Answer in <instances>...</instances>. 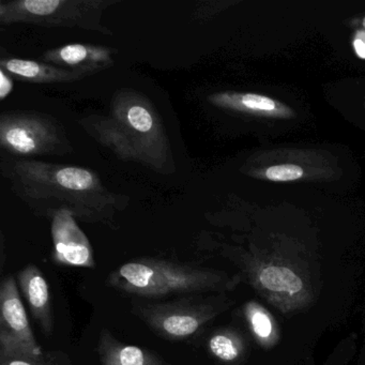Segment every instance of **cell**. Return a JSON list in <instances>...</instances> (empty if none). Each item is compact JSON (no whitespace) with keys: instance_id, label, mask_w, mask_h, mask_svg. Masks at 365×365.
Returning <instances> with one entry per match:
<instances>
[{"instance_id":"1","label":"cell","mask_w":365,"mask_h":365,"mask_svg":"<svg viewBox=\"0 0 365 365\" xmlns=\"http://www.w3.org/2000/svg\"><path fill=\"white\" fill-rule=\"evenodd\" d=\"M12 191L35 212L68 210L87 223L112 225L129 197L110 191L95 170L36 160L9 162L4 172Z\"/></svg>"},{"instance_id":"2","label":"cell","mask_w":365,"mask_h":365,"mask_svg":"<svg viewBox=\"0 0 365 365\" xmlns=\"http://www.w3.org/2000/svg\"><path fill=\"white\" fill-rule=\"evenodd\" d=\"M78 123L123 161L135 162L160 174L175 170L165 125L153 102L140 91H116L108 114L91 115Z\"/></svg>"},{"instance_id":"3","label":"cell","mask_w":365,"mask_h":365,"mask_svg":"<svg viewBox=\"0 0 365 365\" xmlns=\"http://www.w3.org/2000/svg\"><path fill=\"white\" fill-rule=\"evenodd\" d=\"M239 282V275L158 258L132 260L108 277L113 287L143 298L225 292L234 289Z\"/></svg>"},{"instance_id":"4","label":"cell","mask_w":365,"mask_h":365,"mask_svg":"<svg viewBox=\"0 0 365 365\" xmlns=\"http://www.w3.org/2000/svg\"><path fill=\"white\" fill-rule=\"evenodd\" d=\"M243 264L254 289L281 313L304 309L313 300L304 267L289 256L257 250L243 258Z\"/></svg>"},{"instance_id":"5","label":"cell","mask_w":365,"mask_h":365,"mask_svg":"<svg viewBox=\"0 0 365 365\" xmlns=\"http://www.w3.org/2000/svg\"><path fill=\"white\" fill-rule=\"evenodd\" d=\"M118 0H14L0 3V24L46 29H81L113 36L102 23L104 12Z\"/></svg>"},{"instance_id":"6","label":"cell","mask_w":365,"mask_h":365,"mask_svg":"<svg viewBox=\"0 0 365 365\" xmlns=\"http://www.w3.org/2000/svg\"><path fill=\"white\" fill-rule=\"evenodd\" d=\"M330 155L311 148L268 149L251 155L240 170L250 178L268 182L330 181L337 172Z\"/></svg>"},{"instance_id":"7","label":"cell","mask_w":365,"mask_h":365,"mask_svg":"<svg viewBox=\"0 0 365 365\" xmlns=\"http://www.w3.org/2000/svg\"><path fill=\"white\" fill-rule=\"evenodd\" d=\"M0 146L16 157L63 155L72 144L65 127L54 117L29 110L0 115Z\"/></svg>"},{"instance_id":"8","label":"cell","mask_w":365,"mask_h":365,"mask_svg":"<svg viewBox=\"0 0 365 365\" xmlns=\"http://www.w3.org/2000/svg\"><path fill=\"white\" fill-rule=\"evenodd\" d=\"M138 304L136 314L158 335L170 341L193 336L220 314L219 307L213 303L180 300Z\"/></svg>"},{"instance_id":"9","label":"cell","mask_w":365,"mask_h":365,"mask_svg":"<svg viewBox=\"0 0 365 365\" xmlns=\"http://www.w3.org/2000/svg\"><path fill=\"white\" fill-rule=\"evenodd\" d=\"M43 352L29 324L18 282L8 275L0 284V354Z\"/></svg>"},{"instance_id":"10","label":"cell","mask_w":365,"mask_h":365,"mask_svg":"<svg viewBox=\"0 0 365 365\" xmlns=\"http://www.w3.org/2000/svg\"><path fill=\"white\" fill-rule=\"evenodd\" d=\"M208 102L224 112L256 120L286 121L296 118V110L292 106L262 93L219 91L209 96Z\"/></svg>"},{"instance_id":"11","label":"cell","mask_w":365,"mask_h":365,"mask_svg":"<svg viewBox=\"0 0 365 365\" xmlns=\"http://www.w3.org/2000/svg\"><path fill=\"white\" fill-rule=\"evenodd\" d=\"M51 232L54 258L66 266L93 268L96 266L91 241L68 210H59L51 217Z\"/></svg>"},{"instance_id":"12","label":"cell","mask_w":365,"mask_h":365,"mask_svg":"<svg viewBox=\"0 0 365 365\" xmlns=\"http://www.w3.org/2000/svg\"><path fill=\"white\" fill-rule=\"evenodd\" d=\"M116 53L115 48L106 46L71 43L48 51L41 59L44 63L88 78L112 67Z\"/></svg>"},{"instance_id":"13","label":"cell","mask_w":365,"mask_h":365,"mask_svg":"<svg viewBox=\"0 0 365 365\" xmlns=\"http://www.w3.org/2000/svg\"><path fill=\"white\" fill-rule=\"evenodd\" d=\"M16 279L34 319L46 334H52L55 324L52 294L43 273L31 264L19 272Z\"/></svg>"},{"instance_id":"14","label":"cell","mask_w":365,"mask_h":365,"mask_svg":"<svg viewBox=\"0 0 365 365\" xmlns=\"http://www.w3.org/2000/svg\"><path fill=\"white\" fill-rule=\"evenodd\" d=\"M0 69L11 78L34 84H61L83 80L84 76L44 61L22 58H3Z\"/></svg>"},{"instance_id":"15","label":"cell","mask_w":365,"mask_h":365,"mask_svg":"<svg viewBox=\"0 0 365 365\" xmlns=\"http://www.w3.org/2000/svg\"><path fill=\"white\" fill-rule=\"evenodd\" d=\"M101 365H166L150 350L118 341L110 331L102 329L98 343Z\"/></svg>"},{"instance_id":"16","label":"cell","mask_w":365,"mask_h":365,"mask_svg":"<svg viewBox=\"0 0 365 365\" xmlns=\"http://www.w3.org/2000/svg\"><path fill=\"white\" fill-rule=\"evenodd\" d=\"M243 314L256 343L264 349H272L281 339V330L274 316L257 301H247Z\"/></svg>"},{"instance_id":"17","label":"cell","mask_w":365,"mask_h":365,"mask_svg":"<svg viewBox=\"0 0 365 365\" xmlns=\"http://www.w3.org/2000/svg\"><path fill=\"white\" fill-rule=\"evenodd\" d=\"M245 339L234 329H219L208 339L210 354L225 364L238 363L245 356Z\"/></svg>"},{"instance_id":"18","label":"cell","mask_w":365,"mask_h":365,"mask_svg":"<svg viewBox=\"0 0 365 365\" xmlns=\"http://www.w3.org/2000/svg\"><path fill=\"white\" fill-rule=\"evenodd\" d=\"M0 365H71L69 356L63 352L43 351L39 354H0Z\"/></svg>"},{"instance_id":"19","label":"cell","mask_w":365,"mask_h":365,"mask_svg":"<svg viewBox=\"0 0 365 365\" xmlns=\"http://www.w3.org/2000/svg\"><path fill=\"white\" fill-rule=\"evenodd\" d=\"M235 1H200L195 9V16L200 21H209L235 5Z\"/></svg>"},{"instance_id":"20","label":"cell","mask_w":365,"mask_h":365,"mask_svg":"<svg viewBox=\"0 0 365 365\" xmlns=\"http://www.w3.org/2000/svg\"><path fill=\"white\" fill-rule=\"evenodd\" d=\"M12 89H14V81H12L11 76L3 69H0V98L1 100H5L11 93Z\"/></svg>"},{"instance_id":"21","label":"cell","mask_w":365,"mask_h":365,"mask_svg":"<svg viewBox=\"0 0 365 365\" xmlns=\"http://www.w3.org/2000/svg\"><path fill=\"white\" fill-rule=\"evenodd\" d=\"M358 34L354 42V50L360 58L365 59V31L364 33L359 31Z\"/></svg>"},{"instance_id":"22","label":"cell","mask_w":365,"mask_h":365,"mask_svg":"<svg viewBox=\"0 0 365 365\" xmlns=\"http://www.w3.org/2000/svg\"><path fill=\"white\" fill-rule=\"evenodd\" d=\"M356 24L359 25V27H361V29L362 31H365V16H363L362 18L359 19V20H356Z\"/></svg>"}]
</instances>
